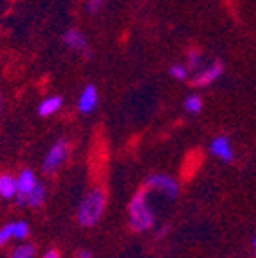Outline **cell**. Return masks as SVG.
<instances>
[{
    "label": "cell",
    "mask_w": 256,
    "mask_h": 258,
    "mask_svg": "<svg viewBox=\"0 0 256 258\" xmlns=\"http://www.w3.org/2000/svg\"><path fill=\"white\" fill-rule=\"evenodd\" d=\"M106 206V194L104 190L95 188L84 196V199L81 201L79 210H77V219L83 226H93L100 219L102 212Z\"/></svg>",
    "instance_id": "6da1fadb"
},
{
    "label": "cell",
    "mask_w": 256,
    "mask_h": 258,
    "mask_svg": "<svg viewBox=\"0 0 256 258\" xmlns=\"http://www.w3.org/2000/svg\"><path fill=\"white\" fill-rule=\"evenodd\" d=\"M152 222H154V215L147 205V192L140 190L129 203V226L135 231H145L151 228Z\"/></svg>",
    "instance_id": "7a4b0ae2"
},
{
    "label": "cell",
    "mask_w": 256,
    "mask_h": 258,
    "mask_svg": "<svg viewBox=\"0 0 256 258\" xmlns=\"http://www.w3.org/2000/svg\"><path fill=\"white\" fill-rule=\"evenodd\" d=\"M67 154H68V142L67 140H57L56 144L50 147L48 154L45 156L43 161V170L47 174H54L61 165H63V161L67 160Z\"/></svg>",
    "instance_id": "3957f363"
},
{
    "label": "cell",
    "mask_w": 256,
    "mask_h": 258,
    "mask_svg": "<svg viewBox=\"0 0 256 258\" xmlns=\"http://www.w3.org/2000/svg\"><path fill=\"white\" fill-rule=\"evenodd\" d=\"M36 185H38V181H36L34 172H32L31 169L22 170L20 176L16 177V201L20 203V205H24L25 198L32 192V188Z\"/></svg>",
    "instance_id": "277c9868"
},
{
    "label": "cell",
    "mask_w": 256,
    "mask_h": 258,
    "mask_svg": "<svg viewBox=\"0 0 256 258\" xmlns=\"http://www.w3.org/2000/svg\"><path fill=\"white\" fill-rule=\"evenodd\" d=\"M145 185H147L149 188L161 190V192L167 194L168 198H176V196H177L176 179H172V177L167 176V174H152V176H149V179H147V183H145Z\"/></svg>",
    "instance_id": "5b68a950"
},
{
    "label": "cell",
    "mask_w": 256,
    "mask_h": 258,
    "mask_svg": "<svg viewBox=\"0 0 256 258\" xmlns=\"http://www.w3.org/2000/svg\"><path fill=\"white\" fill-rule=\"evenodd\" d=\"M222 72H224V64L220 63V61H215V63H212L210 67H206L204 70H199V72L196 74V77L192 79V85L194 86H208L212 85L213 81L219 79L220 76H222Z\"/></svg>",
    "instance_id": "8992f818"
},
{
    "label": "cell",
    "mask_w": 256,
    "mask_h": 258,
    "mask_svg": "<svg viewBox=\"0 0 256 258\" xmlns=\"http://www.w3.org/2000/svg\"><path fill=\"white\" fill-rule=\"evenodd\" d=\"M212 154L219 156L222 161H233V147H231V142H229L228 137L224 135H220V137H215L212 140Z\"/></svg>",
    "instance_id": "52a82bcc"
},
{
    "label": "cell",
    "mask_w": 256,
    "mask_h": 258,
    "mask_svg": "<svg viewBox=\"0 0 256 258\" xmlns=\"http://www.w3.org/2000/svg\"><path fill=\"white\" fill-rule=\"evenodd\" d=\"M99 102V95H97V88L93 85H86L81 92L79 97V111L81 113H92L97 108Z\"/></svg>",
    "instance_id": "ba28073f"
},
{
    "label": "cell",
    "mask_w": 256,
    "mask_h": 258,
    "mask_svg": "<svg viewBox=\"0 0 256 258\" xmlns=\"http://www.w3.org/2000/svg\"><path fill=\"white\" fill-rule=\"evenodd\" d=\"M63 41L67 47L74 48V50H81L83 54L88 50V40L79 29H68L63 34Z\"/></svg>",
    "instance_id": "9c48e42d"
},
{
    "label": "cell",
    "mask_w": 256,
    "mask_h": 258,
    "mask_svg": "<svg viewBox=\"0 0 256 258\" xmlns=\"http://www.w3.org/2000/svg\"><path fill=\"white\" fill-rule=\"evenodd\" d=\"M61 106H63V99H61L59 95H52V97H48V99H45V101H41L40 108H38V113H40L41 117H50V115H54Z\"/></svg>",
    "instance_id": "30bf717a"
},
{
    "label": "cell",
    "mask_w": 256,
    "mask_h": 258,
    "mask_svg": "<svg viewBox=\"0 0 256 258\" xmlns=\"http://www.w3.org/2000/svg\"><path fill=\"white\" fill-rule=\"evenodd\" d=\"M16 196V179L9 174H2L0 176V198H13Z\"/></svg>",
    "instance_id": "8fae6325"
},
{
    "label": "cell",
    "mask_w": 256,
    "mask_h": 258,
    "mask_svg": "<svg viewBox=\"0 0 256 258\" xmlns=\"http://www.w3.org/2000/svg\"><path fill=\"white\" fill-rule=\"evenodd\" d=\"M43 201H45V186L38 183V185L32 188V192L25 198L24 205L27 203V205H31V206H40V205H43Z\"/></svg>",
    "instance_id": "7c38bea8"
},
{
    "label": "cell",
    "mask_w": 256,
    "mask_h": 258,
    "mask_svg": "<svg viewBox=\"0 0 256 258\" xmlns=\"http://www.w3.org/2000/svg\"><path fill=\"white\" fill-rule=\"evenodd\" d=\"M184 109L188 113H199L203 109V99L199 95H188L184 99Z\"/></svg>",
    "instance_id": "4fadbf2b"
},
{
    "label": "cell",
    "mask_w": 256,
    "mask_h": 258,
    "mask_svg": "<svg viewBox=\"0 0 256 258\" xmlns=\"http://www.w3.org/2000/svg\"><path fill=\"white\" fill-rule=\"evenodd\" d=\"M168 72H170V76L174 77V79H179V81H184L186 77H188V69L184 67V64H172L170 69H168Z\"/></svg>",
    "instance_id": "5bb4252c"
},
{
    "label": "cell",
    "mask_w": 256,
    "mask_h": 258,
    "mask_svg": "<svg viewBox=\"0 0 256 258\" xmlns=\"http://www.w3.org/2000/svg\"><path fill=\"white\" fill-rule=\"evenodd\" d=\"M11 237H15V224H6L0 230V246H4Z\"/></svg>",
    "instance_id": "9a60e30c"
},
{
    "label": "cell",
    "mask_w": 256,
    "mask_h": 258,
    "mask_svg": "<svg viewBox=\"0 0 256 258\" xmlns=\"http://www.w3.org/2000/svg\"><path fill=\"white\" fill-rule=\"evenodd\" d=\"M34 256V247L32 246H20L13 253V258H32Z\"/></svg>",
    "instance_id": "2e32d148"
},
{
    "label": "cell",
    "mask_w": 256,
    "mask_h": 258,
    "mask_svg": "<svg viewBox=\"0 0 256 258\" xmlns=\"http://www.w3.org/2000/svg\"><path fill=\"white\" fill-rule=\"evenodd\" d=\"M29 233V226L25 222H15V237L16 238H24Z\"/></svg>",
    "instance_id": "e0dca14e"
},
{
    "label": "cell",
    "mask_w": 256,
    "mask_h": 258,
    "mask_svg": "<svg viewBox=\"0 0 256 258\" xmlns=\"http://www.w3.org/2000/svg\"><path fill=\"white\" fill-rule=\"evenodd\" d=\"M188 59H190V67H194V69H197L203 57H201V54H199V52H196V50H192V52L188 54Z\"/></svg>",
    "instance_id": "ac0fdd59"
},
{
    "label": "cell",
    "mask_w": 256,
    "mask_h": 258,
    "mask_svg": "<svg viewBox=\"0 0 256 258\" xmlns=\"http://www.w3.org/2000/svg\"><path fill=\"white\" fill-rule=\"evenodd\" d=\"M100 2H104V0H90V6H88V9L93 13V11H95V9L100 6Z\"/></svg>",
    "instance_id": "d6986e66"
},
{
    "label": "cell",
    "mask_w": 256,
    "mask_h": 258,
    "mask_svg": "<svg viewBox=\"0 0 256 258\" xmlns=\"http://www.w3.org/2000/svg\"><path fill=\"white\" fill-rule=\"evenodd\" d=\"M43 258H59V253H57V251H48V253L47 254H45V256Z\"/></svg>",
    "instance_id": "ffe728a7"
},
{
    "label": "cell",
    "mask_w": 256,
    "mask_h": 258,
    "mask_svg": "<svg viewBox=\"0 0 256 258\" xmlns=\"http://www.w3.org/2000/svg\"><path fill=\"white\" fill-rule=\"evenodd\" d=\"M77 256H79V258H92V254H90L88 251H81V253L77 254Z\"/></svg>",
    "instance_id": "44dd1931"
},
{
    "label": "cell",
    "mask_w": 256,
    "mask_h": 258,
    "mask_svg": "<svg viewBox=\"0 0 256 258\" xmlns=\"http://www.w3.org/2000/svg\"><path fill=\"white\" fill-rule=\"evenodd\" d=\"M0 113H2V99H0Z\"/></svg>",
    "instance_id": "7402d4cb"
},
{
    "label": "cell",
    "mask_w": 256,
    "mask_h": 258,
    "mask_svg": "<svg viewBox=\"0 0 256 258\" xmlns=\"http://www.w3.org/2000/svg\"><path fill=\"white\" fill-rule=\"evenodd\" d=\"M254 246H256V238H254Z\"/></svg>",
    "instance_id": "603a6c76"
}]
</instances>
